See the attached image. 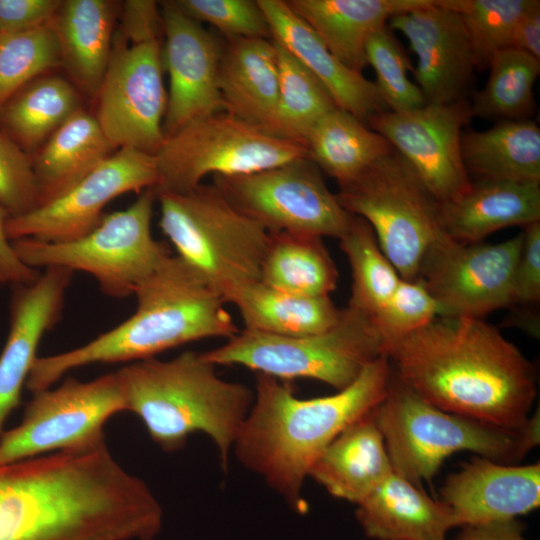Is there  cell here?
<instances>
[{"label":"cell","mask_w":540,"mask_h":540,"mask_svg":"<svg viewBox=\"0 0 540 540\" xmlns=\"http://www.w3.org/2000/svg\"><path fill=\"white\" fill-rule=\"evenodd\" d=\"M511 48L523 51L540 60V1L528 9L518 21Z\"/></svg>","instance_id":"obj_48"},{"label":"cell","mask_w":540,"mask_h":540,"mask_svg":"<svg viewBox=\"0 0 540 540\" xmlns=\"http://www.w3.org/2000/svg\"><path fill=\"white\" fill-rule=\"evenodd\" d=\"M440 316V307L418 279L399 281L388 300L372 319L384 348Z\"/></svg>","instance_id":"obj_41"},{"label":"cell","mask_w":540,"mask_h":540,"mask_svg":"<svg viewBox=\"0 0 540 540\" xmlns=\"http://www.w3.org/2000/svg\"><path fill=\"white\" fill-rule=\"evenodd\" d=\"M259 281L290 294L325 296L336 288L338 270L322 237L274 232L270 233Z\"/></svg>","instance_id":"obj_34"},{"label":"cell","mask_w":540,"mask_h":540,"mask_svg":"<svg viewBox=\"0 0 540 540\" xmlns=\"http://www.w3.org/2000/svg\"><path fill=\"white\" fill-rule=\"evenodd\" d=\"M218 87L226 112L272 133L279 92L273 40H227L219 64Z\"/></svg>","instance_id":"obj_25"},{"label":"cell","mask_w":540,"mask_h":540,"mask_svg":"<svg viewBox=\"0 0 540 540\" xmlns=\"http://www.w3.org/2000/svg\"><path fill=\"white\" fill-rule=\"evenodd\" d=\"M460 16L476 69L488 67L500 50L510 48L516 25L537 0H438Z\"/></svg>","instance_id":"obj_38"},{"label":"cell","mask_w":540,"mask_h":540,"mask_svg":"<svg viewBox=\"0 0 540 540\" xmlns=\"http://www.w3.org/2000/svg\"><path fill=\"white\" fill-rule=\"evenodd\" d=\"M80 109V95L72 82L59 75L43 74L22 87L0 109V129L27 152L43 145Z\"/></svg>","instance_id":"obj_33"},{"label":"cell","mask_w":540,"mask_h":540,"mask_svg":"<svg viewBox=\"0 0 540 540\" xmlns=\"http://www.w3.org/2000/svg\"><path fill=\"white\" fill-rule=\"evenodd\" d=\"M473 118L467 99L386 110L367 125L409 164L438 203L459 197L471 185L461 155L463 128Z\"/></svg>","instance_id":"obj_17"},{"label":"cell","mask_w":540,"mask_h":540,"mask_svg":"<svg viewBox=\"0 0 540 540\" xmlns=\"http://www.w3.org/2000/svg\"><path fill=\"white\" fill-rule=\"evenodd\" d=\"M431 0H287L325 46L357 72L367 66L365 48L373 33L396 15L429 4Z\"/></svg>","instance_id":"obj_26"},{"label":"cell","mask_w":540,"mask_h":540,"mask_svg":"<svg viewBox=\"0 0 540 540\" xmlns=\"http://www.w3.org/2000/svg\"><path fill=\"white\" fill-rule=\"evenodd\" d=\"M270 28L271 39L284 47L327 89L337 108L367 124L388 110L376 84L343 64L286 1L257 0Z\"/></svg>","instance_id":"obj_22"},{"label":"cell","mask_w":540,"mask_h":540,"mask_svg":"<svg viewBox=\"0 0 540 540\" xmlns=\"http://www.w3.org/2000/svg\"><path fill=\"white\" fill-rule=\"evenodd\" d=\"M163 69L169 76L165 137L198 118L225 111L218 87L223 49L212 33L184 14L174 1L160 3Z\"/></svg>","instance_id":"obj_18"},{"label":"cell","mask_w":540,"mask_h":540,"mask_svg":"<svg viewBox=\"0 0 540 540\" xmlns=\"http://www.w3.org/2000/svg\"><path fill=\"white\" fill-rule=\"evenodd\" d=\"M336 197L348 213L371 226L402 279L415 280L428 253L446 236L438 202L394 149L339 187Z\"/></svg>","instance_id":"obj_10"},{"label":"cell","mask_w":540,"mask_h":540,"mask_svg":"<svg viewBox=\"0 0 540 540\" xmlns=\"http://www.w3.org/2000/svg\"><path fill=\"white\" fill-rule=\"evenodd\" d=\"M32 394L20 424L0 436V466L104 442L105 423L126 411L117 371Z\"/></svg>","instance_id":"obj_12"},{"label":"cell","mask_w":540,"mask_h":540,"mask_svg":"<svg viewBox=\"0 0 540 540\" xmlns=\"http://www.w3.org/2000/svg\"><path fill=\"white\" fill-rule=\"evenodd\" d=\"M461 155L470 178L540 183V128L531 119L463 133Z\"/></svg>","instance_id":"obj_31"},{"label":"cell","mask_w":540,"mask_h":540,"mask_svg":"<svg viewBox=\"0 0 540 540\" xmlns=\"http://www.w3.org/2000/svg\"><path fill=\"white\" fill-rule=\"evenodd\" d=\"M352 276L347 307L371 319L391 296L401 277L382 252L371 226L354 216L339 238Z\"/></svg>","instance_id":"obj_36"},{"label":"cell","mask_w":540,"mask_h":540,"mask_svg":"<svg viewBox=\"0 0 540 540\" xmlns=\"http://www.w3.org/2000/svg\"><path fill=\"white\" fill-rule=\"evenodd\" d=\"M212 178L236 209L269 233L296 232L339 239L353 218L308 157L250 174Z\"/></svg>","instance_id":"obj_13"},{"label":"cell","mask_w":540,"mask_h":540,"mask_svg":"<svg viewBox=\"0 0 540 540\" xmlns=\"http://www.w3.org/2000/svg\"><path fill=\"white\" fill-rule=\"evenodd\" d=\"M522 242V232L494 244H463L446 235L428 253L416 279L438 303L440 316L484 319L509 308Z\"/></svg>","instance_id":"obj_16"},{"label":"cell","mask_w":540,"mask_h":540,"mask_svg":"<svg viewBox=\"0 0 540 540\" xmlns=\"http://www.w3.org/2000/svg\"><path fill=\"white\" fill-rule=\"evenodd\" d=\"M133 295L135 312L116 327L77 348L37 357L25 387L34 393L80 367L140 361L202 339H230L240 331L220 293L177 255H169Z\"/></svg>","instance_id":"obj_4"},{"label":"cell","mask_w":540,"mask_h":540,"mask_svg":"<svg viewBox=\"0 0 540 540\" xmlns=\"http://www.w3.org/2000/svg\"><path fill=\"white\" fill-rule=\"evenodd\" d=\"M374 409L342 431L320 454L308 475L333 497L355 505L393 472Z\"/></svg>","instance_id":"obj_27"},{"label":"cell","mask_w":540,"mask_h":540,"mask_svg":"<svg viewBox=\"0 0 540 540\" xmlns=\"http://www.w3.org/2000/svg\"><path fill=\"white\" fill-rule=\"evenodd\" d=\"M387 26L401 32L414 52L415 83L426 103L466 99L476 65L470 43L454 10L431 0L425 6L391 18Z\"/></svg>","instance_id":"obj_19"},{"label":"cell","mask_w":540,"mask_h":540,"mask_svg":"<svg viewBox=\"0 0 540 540\" xmlns=\"http://www.w3.org/2000/svg\"><path fill=\"white\" fill-rule=\"evenodd\" d=\"M39 201L32 158L0 129V204L8 217L23 215Z\"/></svg>","instance_id":"obj_43"},{"label":"cell","mask_w":540,"mask_h":540,"mask_svg":"<svg viewBox=\"0 0 540 540\" xmlns=\"http://www.w3.org/2000/svg\"><path fill=\"white\" fill-rule=\"evenodd\" d=\"M126 475L104 446L0 466V540H129Z\"/></svg>","instance_id":"obj_2"},{"label":"cell","mask_w":540,"mask_h":540,"mask_svg":"<svg viewBox=\"0 0 540 540\" xmlns=\"http://www.w3.org/2000/svg\"><path fill=\"white\" fill-rule=\"evenodd\" d=\"M487 68L488 80L470 102L473 117L496 122L530 119L540 60L510 47L495 53Z\"/></svg>","instance_id":"obj_35"},{"label":"cell","mask_w":540,"mask_h":540,"mask_svg":"<svg viewBox=\"0 0 540 540\" xmlns=\"http://www.w3.org/2000/svg\"><path fill=\"white\" fill-rule=\"evenodd\" d=\"M174 3L195 21L215 27L227 40L271 39L269 25L257 0H176Z\"/></svg>","instance_id":"obj_42"},{"label":"cell","mask_w":540,"mask_h":540,"mask_svg":"<svg viewBox=\"0 0 540 540\" xmlns=\"http://www.w3.org/2000/svg\"><path fill=\"white\" fill-rule=\"evenodd\" d=\"M391 380L385 355L367 365L351 385L324 397L298 398L280 379L256 373L253 402L234 453L294 511L303 512V486L312 465L342 431L378 406Z\"/></svg>","instance_id":"obj_3"},{"label":"cell","mask_w":540,"mask_h":540,"mask_svg":"<svg viewBox=\"0 0 540 540\" xmlns=\"http://www.w3.org/2000/svg\"><path fill=\"white\" fill-rule=\"evenodd\" d=\"M395 473L421 486L446 458L469 451L511 464L539 444V414L520 429L490 425L444 411L400 383L392 373L388 392L374 409Z\"/></svg>","instance_id":"obj_6"},{"label":"cell","mask_w":540,"mask_h":540,"mask_svg":"<svg viewBox=\"0 0 540 540\" xmlns=\"http://www.w3.org/2000/svg\"><path fill=\"white\" fill-rule=\"evenodd\" d=\"M365 55L388 110L405 111L426 104L419 87L409 79L408 71L413 70L409 57L387 25L371 35Z\"/></svg>","instance_id":"obj_40"},{"label":"cell","mask_w":540,"mask_h":540,"mask_svg":"<svg viewBox=\"0 0 540 540\" xmlns=\"http://www.w3.org/2000/svg\"><path fill=\"white\" fill-rule=\"evenodd\" d=\"M61 0H0V33L32 30L48 24Z\"/></svg>","instance_id":"obj_46"},{"label":"cell","mask_w":540,"mask_h":540,"mask_svg":"<svg viewBox=\"0 0 540 540\" xmlns=\"http://www.w3.org/2000/svg\"><path fill=\"white\" fill-rule=\"evenodd\" d=\"M160 41L127 44L113 39L95 116L114 149L154 155L165 139L167 93Z\"/></svg>","instance_id":"obj_14"},{"label":"cell","mask_w":540,"mask_h":540,"mask_svg":"<svg viewBox=\"0 0 540 540\" xmlns=\"http://www.w3.org/2000/svg\"><path fill=\"white\" fill-rule=\"evenodd\" d=\"M44 269L33 283L12 288L9 332L0 354V436L7 417L20 403L42 337L61 318L74 274L63 267Z\"/></svg>","instance_id":"obj_20"},{"label":"cell","mask_w":540,"mask_h":540,"mask_svg":"<svg viewBox=\"0 0 540 540\" xmlns=\"http://www.w3.org/2000/svg\"><path fill=\"white\" fill-rule=\"evenodd\" d=\"M439 220L452 240L478 243L510 226L540 221V183L472 180L459 197L438 203Z\"/></svg>","instance_id":"obj_23"},{"label":"cell","mask_w":540,"mask_h":540,"mask_svg":"<svg viewBox=\"0 0 540 540\" xmlns=\"http://www.w3.org/2000/svg\"><path fill=\"white\" fill-rule=\"evenodd\" d=\"M355 516L373 540H446L459 527L448 506L394 471L357 505Z\"/></svg>","instance_id":"obj_24"},{"label":"cell","mask_w":540,"mask_h":540,"mask_svg":"<svg viewBox=\"0 0 540 540\" xmlns=\"http://www.w3.org/2000/svg\"><path fill=\"white\" fill-rule=\"evenodd\" d=\"M115 150L97 119L83 109L60 126L32 158L39 201H52L79 183Z\"/></svg>","instance_id":"obj_29"},{"label":"cell","mask_w":540,"mask_h":540,"mask_svg":"<svg viewBox=\"0 0 540 540\" xmlns=\"http://www.w3.org/2000/svg\"><path fill=\"white\" fill-rule=\"evenodd\" d=\"M117 37L127 44L160 41L163 21L160 4L153 0H127L122 4Z\"/></svg>","instance_id":"obj_45"},{"label":"cell","mask_w":540,"mask_h":540,"mask_svg":"<svg viewBox=\"0 0 540 540\" xmlns=\"http://www.w3.org/2000/svg\"><path fill=\"white\" fill-rule=\"evenodd\" d=\"M126 411L144 424L164 451L182 448L189 435L206 434L227 470L230 451L253 402L252 390L219 377L202 353L184 351L170 360L155 357L117 371Z\"/></svg>","instance_id":"obj_5"},{"label":"cell","mask_w":540,"mask_h":540,"mask_svg":"<svg viewBox=\"0 0 540 540\" xmlns=\"http://www.w3.org/2000/svg\"><path fill=\"white\" fill-rule=\"evenodd\" d=\"M202 355L215 366L239 365L280 380L309 378L340 391L384 355V342L371 318L345 307L323 332L278 336L244 329Z\"/></svg>","instance_id":"obj_8"},{"label":"cell","mask_w":540,"mask_h":540,"mask_svg":"<svg viewBox=\"0 0 540 540\" xmlns=\"http://www.w3.org/2000/svg\"><path fill=\"white\" fill-rule=\"evenodd\" d=\"M304 146L308 158L339 187L357 179L393 150L383 136L337 107L314 125Z\"/></svg>","instance_id":"obj_32"},{"label":"cell","mask_w":540,"mask_h":540,"mask_svg":"<svg viewBox=\"0 0 540 540\" xmlns=\"http://www.w3.org/2000/svg\"><path fill=\"white\" fill-rule=\"evenodd\" d=\"M157 183L155 156L132 148L118 149L60 197L16 217H8L10 241L31 238L47 243L78 239L101 222L105 206L128 192Z\"/></svg>","instance_id":"obj_15"},{"label":"cell","mask_w":540,"mask_h":540,"mask_svg":"<svg viewBox=\"0 0 540 540\" xmlns=\"http://www.w3.org/2000/svg\"><path fill=\"white\" fill-rule=\"evenodd\" d=\"M116 3L65 0L49 22L73 85L97 97L111 56Z\"/></svg>","instance_id":"obj_28"},{"label":"cell","mask_w":540,"mask_h":540,"mask_svg":"<svg viewBox=\"0 0 540 540\" xmlns=\"http://www.w3.org/2000/svg\"><path fill=\"white\" fill-rule=\"evenodd\" d=\"M225 302L238 309L245 330L278 336L323 332L335 325L343 312L329 295L290 294L259 280L235 288Z\"/></svg>","instance_id":"obj_30"},{"label":"cell","mask_w":540,"mask_h":540,"mask_svg":"<svg viewBox=\"0 0 540 540\" xmlns=\"http://www.w3.org/2000/svg\"><path fill=\"white\" fill-rule=\"evenodd\" d=\"M155 194L160 229L177 256L224 300L240 285L259 280L270 233L236 209L213 183Z\"/></svg>","instance_id":"obj_7"},{"label":"cell","mask_w":540,"mask_h":540,"mask_svg":"<svg viewBox=\"0 0 540 540\" xmlns=\"http://www.w3.org/2000/svg\"><path fill=\"white\" fill-rule=\"evenodd\" d=\"M523 242L513 272L509 308L529 309L540 301V221L523 228Z\"/></svg>","instance_id":"obj_44"},{"label":"cell","mask_w":540,"mask_h":540,"mask_svg":"<svg viewBox=\"0 0 540 540\" xmlns=\"http://www.w3.org/2000/svg\"><path fill=\"white\" fill-rule=\"evenodd\" d=\"M156 194L148 188L126 209L104 214L99 225L78 239L47 243L31 238L11 241L18 258L38 269L63 267L92 275L101 291L114 298L134 294L136 287L169 256L155 240L151 221Z\"/></svg>","instance_id":"obj_9"},{"label":"cell","mask_w":540,"mask_h":540,"mask_svg":"<svg viewBox=\"0 0 540 540\" xmlns=\"http://www.w3.org/2000/svg\"><path fill=\"white\" fill-rule=\"evenodd\" d=\"M384 355L395 379L444 411L507 429L530 420L535 368L484 319L438 316Z\"/></svg>","instance_id":"obj_1"},{"label":"cell","mask_w":540,"mask_h":540,"mask_svg":"<svg viewBox=\"0 0 540 540\" xmlns=\"http://www.w3.org/2000/svg\"><path fill=\"white\" fill-rule=\"evenodd\" d=\"M278 56L279 92L274 135L304 145L314 125L336 105L324 85L273 40Z\"/></svg>","instance_id":"obj_37"},{"label":"cell","mask_w":540,"mask_h":540,"mask_svg":"<svg viewBox=\"0 0 540 540\" xmlns=\"http://www.w3.org/2000/svg\"><path fill=\"white\" fill-rule=\"evenodd\" d=\"M59 66V47L49 23L0 33V109L26 84Z\"/></svg>","instance_id":"obj_39"},{"label":"cell","mask_w":540,"mask_h":540,"mask_svg":"<svg viewBox=\"0 0 540 540\" xmlns=\"http://www.w3.org/2000/svg\"><path fill=\"white\" fill-rule=\"evenodd\" d=\"M453 540H527L518 519L463 525Z\"/></svg>","instance_id":"obj_47"},{"label":"cell","mask_w":540,"mask_h":540,"mask_svg":"<svg viewBox=\"0 0 540 540\" xmlns=\"http://www.w3.org/2000/svg\"><path fill=\"white\" fill-rule=\"evenodd\" d=\"M155 192L183 193L208 176H236L308 157L304 145L226 111L193 120L165 137L154 154Z\"/></svg>","instance_id":"obj_11"},{"label":"cell","mask_w":540,"mask_h":540,"mask_svg":"<svg viewBox=\"0 0 540 540\" xmlns=\"http://www.w3.org/2000/svg\"><path fill=\"white\" fill-rule=\"evenodd\" d=\"M4 283H5V281H4V279L2 278V276L0 275V284H4Z\"/></svg>","instance_id":"obj_49"},{"label":"cell","mask_w":540,"mask_h":540,"mask_svg":"<svg viewBox=\"0 0 540 540\" xmlns=\"http://www.w3.org/2000/svg\"><path fill=\"white\" fill-rule=\"evenodd\" d=\"M440 494L459 527L517 519L540 505V464L475 456L446 478Z\"/></svg>","instance_id":"obj_21"}]
</instances>
